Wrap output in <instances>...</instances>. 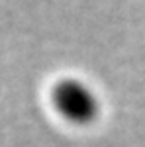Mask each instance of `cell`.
I'll list each match as a JSON object with an SVG mask.
<instances>
[{"label": "cell", "mask_w": 145, "mask_h": 147, "mask_svg": "<svg viewBox=\"0 0 145 147\" xmlns=\"http://www.w3.org/2000/svg\"><path fill=\"white\" fill-rule=\"evenodd\" d=\"M51 102L57 114L75 125H88L92 124L98 112L100 102L92 92L88 84L78 79H61L51 88Z\"/></svg>", "instance_id": "6da1fadb"}]
</instances>
